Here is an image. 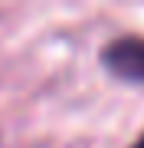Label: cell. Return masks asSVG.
<instances>
[{
	"label": "cell",
	"instance_id": "obj_1",
	"mask_svg": "<svg viewBox=\"0 0 144 148\" xmlns=\"http://www.w3.org/2000/svg\"><path fill=\"white\" fill-rule=\"evenodd\" d=\"M101 66L124 82H144V36H118L101 49Z\"/></svg>",
	"mask_w": 144,
	"mask_h": 148
},
{
	"label": "cell",
	"instance_id": "obj_2",
	"mask_svg": "<svg viewBox=\"0 0 144 148\" xmlns=\"http://www.w3.org/2000/svg\"><path fill=\"white\" fill-rule=\"evenodd\" d=\"M131 148H144V132H141V138H138V142H134Z\"/></svg>",
	"mask_w": 144,
	"mask_h": 148
}]
</instances>
